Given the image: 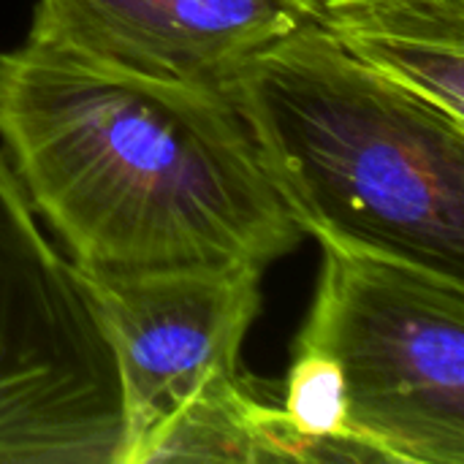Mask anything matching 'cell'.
Masks as SVG:
<instances>
[{"label": "cell", "instance_id": "obj_3", "mask_svg": "<svg viewBox=\"0 0 464 464\" xmlns=\"http://www.w3.org/2000/svg\"><path fill=\"white\" fill-rule=\"evenodd\" d=\"M294 351L343 375L353 438L389 464H464V277L324 242Z\"/></svg>", "mask_w": 464, "mask_h": 464}, {"label": "cell", "instance_id": "obj_6", "mask_svg": "<svg viewBox=\"0 0 464 464\" xmlns=\"http://www.w3.org/2000/svg\"><path fill=\"white\" fill-rule=\"evenodd\" d=\"M304 22L291 0H35L27 41L144 79L220 90Z\"/></svg>", "mask_w": 464, "mask_h": 464}, {"label": "cell", "instance_id": "obj_1", "mask_svg": "<svg viewBox=\"0 0 464 464\" xmlns=\"http://www.w3.org/2000/svg\"><path fill=\"white\" fill-rule=\"evenodd\" d=\"M0 152L82 272H266L304 239L212 87L24 38L0 52Z\"/></svg>", "mask_w": 464, "mask_h": 464}, {"label": "cell", "instance_id": "obj_8", "mask_svg": "<svg viewBox=\"0 0 464 464\" xmlns=\"http://www.w3.org/2000/svg\"><path fill=\"white\" fill-rule=\"evenodd\" d=\"M280 408L291 427L318 446L324 462H375L351 432L345 383L340 367L329 356L294 351Z\"/></svg>", "mask_w": 464, "mask_h": 464}, {"label": "cell", "instance_id": "obj_9", "mask_svg": "<svg viewBox=\"0 0 464 464\" xmlns=\"http://www.w3.org/2000/svg\"><path fill=\"white\" fill-rule=\"evenodd\" d=\"M310 22H315L326 8H332V5H337V3H345V0H291Z\"/></svg>", "mask_w": 464, "mask_h": 464}, {"label": "cell", "instance_id": "obj_5", "mask_svg": "<svg viewBox=\"0 0 464 464\" xmlns=\"http://www.w3.org/2000/svg\"><path fill=\"white\" fill-rule=\"evenodd\" d=\"M82 277L120 378L117 464H152L193 405L242 378L239 356L264 304V272L231 266Z\"/></svg>", "mask_w": 464, "mask_h": 464}, {"label": "cell", "instance_id": "obj_2", "mask_svg": "<svg viewBox=\"0 0 464 464\" xmlns=\"http://www.w3.org/2000/svg\"><path fill=\"white\" fill-rule=\"evenodd\" d=\"M220 92L304 237L464 277V122L315 22L256 52Z\"/></svg>", "mask_w": 464, "mask_h": 464}, {"label": "cell", "instance_id": "obj_4", "mask_svg": "<svg viewBox=\"0 0 464 464\" xmlns=\"http://www.w3.org/2000/svg\"><path fill=\"white\" fill-rule=\"evenodd\" d=\"M120 378L79 266L0 152V464H117Z\"/></svg>", "mask_w": 464, "mask_h": 464}, {"label": "cell", "instance_id": "obj_7", "mask_svg": "<svg viewBox=\"0 0 464 464\" xmlns=\"http://www.w3.org/2000/svg\"><path fill=\"white\" fill-rule=\"evenodd\" d=\"M315 24L386 79L464 122V0H345Z\"/></svg>", "mask_w": 464, "mask_h": 464}]
</instances>
